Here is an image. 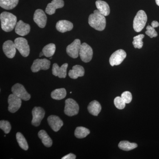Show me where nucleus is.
I'll return each mask as SVG.
<instances>
[{"mask_svg": "<svg viewBox=\"0 0 159 159\" xmlns=\"http://www.w3.org/2000/svg\"><path fill=\"white\" fill-rule=\"evenodd\" d=\"M101 106L99 102L96 100L90 102L88 107L89 112L94 116H98L101 111Z\"/></svg>", "mask_w": 159, "mask_h": 159, "instance_id": "22", "label": "nucleus"}, {"mask_svg": "<svg viewBox=\"0 0 159 159\" xmlns=\"http://www.w3.org/2000/svg\"><path fill=\"white\" fill-rule=\"evenodd\" d=\"M145 34L149 36L151 38L156 37L158 35L155 29V28L150 25H148L146 27V31H145Z\"/></svg>", "mask_w": 159, "mask_h": 159, "instance_id": "33", "label": "nucleus"}, {"mask_svg": "<svg viewBox=\"0 0 159 159\" xmlns=\"http://www.w3.org/2000/svg\"><path fill=\"white\" fill-rule=\"evenodd\" d=\"M68 66V64L67 63H65L60 67L57 63L54 64L52 67V74L56 77H58L60 78H66Z\"/></svg>", "mask_w": 159, "mask_h": 159, "instance_id": "15", "label": "nucleus"}, {"mask_svg": "<svg viewBox=\"0 0 159 159\" xmlns=\"http://www.w3.org/2000/svg\"><path fill=\"white\" fill-rule=\"evenodd\" d=\"M147 21V16L145 11L140 10L138 11L134 18L133 28L136 32H139L142 31L146 25Z\"/></svg>", "mask_w": 159, "mask_h": 159, "instance_id": "3", "label": "nucleus"}, {"mask_svg": "<svg viewBox=\"0 0 159 159\" xmlns=\"http://www.w3.org/2000/svg\"><path fill=\"white\" fill-rule=\"evenodd\" d=\"M76 158V156L73 153H70L63 157L62 159H75Z\"/></svg>", "mask_w": 159, "mask_h": 159, "instance_id": "35", "label": "nucleus"}, {"mask_svg": "<svg viewBox=\"0 0 159 159\" xmlns=\"http://www.w3.org/2000/svg\"><path fill=\"white\" fill-rule=\"evenodd\" d=\"M121 97H122V99L124 100L126 104L130 103L132 99V94L130 92H129V91H125L122 93Z\"/></svg>", "mask_w": 159, "mask_h": 159, "instance_id": "34", "label": "nucleus"}, {"mask_svg": "<svg viewBox=\"0 0 159 159\" xmlns=\"http://www.w3.org/2000/svg\"><path fill=\"white\" fill-rule=\"evenodd\" d=\"M90 133V132L88 129L83 126H79L77 127L75 129L74 134L76 138L81 139L85 138Z\"/></svg>", "mask_w": 159, "mask_h": 159, "instance_id": "26", "label": "nucleus"}, {"mask_svg": "<svg viewBox=\"0 0 159 159\" xmlns=\"http://www.w3.org/2000/svg\"><path fill=\"white\" fill-rule=\"evenodd\" d=\"M151 26L154 28H157L159 26V23L157 21H153L151 23Z\"/></svg>", "mask_w": 159, "mask_h": 159, "instance_id": "36", "label": "nucleus"}, {"mask_svg": "<svg viewBox=\"0 0 159 159\" xmlns=\"http://www.w3.org/2000/svg\"><path fill=\"white\" fill-rule=\"evenodd\" d=\"M0 128L4 131L5 134H9L11 129L10 123L6 120H1L0 121Z\"/></svg>", "mask_w": 159, "mask_h": 159, "instance_id": "31", "label": "nucleus"}, {"mask_svg": "<svg viewBox=\"0 0 159 159\" xmlns=\"http://www.w3.org/2000/svg\"><path fill=\"white\" fill-rule=\"evenodd\" d=\"M38 136L41 140L44 145L47 147H50L52 146L53 142L52 139L49 137L48 134L44 130H40L38 133Z\"/></svg>", "mask_w": 159, "mask_h": 159, "instance_id": "23", "label": "nucleus"}, {"mask_svg": "<svg viewBox=\"0 0 159 159\" xmlns=\"http://www.w3.org/2000/svg\"><path fill=\"white\" fill-rule=\"evenodd\" d=\"M56 46L54 43H50L44 47L42 52L46 57H52L55 53Z\"/></svg>", "mask_w": 159, "mask_h": 159, "instance_id": "28", "label": "nucleus"}, {"mask_svg": "<svg viewBox=\"0 0 159 159\" xmlns=\"http://www.w3.org/2000/svg\"><path fill=\"white\" fill-rule=\"evenodd\" d=\"M48 123L54 131L57 132L63 125V122L59 117L51 115L48 119Z\"/></svg>", "mask_w": 159, "mask_h": 159, "instance_id": "16", "label": "nucleus"}, {"mask_svg": "<svg viewBox=\"0 0 159 159\" xmlns=\"http://www.w3.org/2000/svg\"><path fill=\"white\" fill-rule=\"evenodd\" d=\"M138 147V145L135 143H130L128 141H123L119 142V147L122 150L128 151L133 150Z\"/></svg>", "mask_w": 159, "mask_h": 159, "instance_id": "27", "label": "nucleus"}, {"mask_svg": "<svg viewBox=\"0 0 159 159\" xmlns=\"http://www.w3.org/2000/svg\"><path fill=\"white\" fill-rule=\"evenodd\" d=\"M30 26L21 20L19 21L15 27V32L20 36H24L29 34L30 31Z\"/></svg>", "mask_w": 159, "mask_h": 159, "instance_id": "18", "label": "nucleus"}, {"mask_svg": "<svg viewBox=\"0 0 159 159\" xmlns=\"http://www.w3.org/2000/svg\"><path fill=\"white\" fill-rule=\"evenodd\" d=\"M89 24L91 27L97 31H103L106 25L105 16L101 14L98 9L95 10L94 13L90 15L89 16Z\"/></svg>", "mask_w": 159, "mask_h": 159, "instance_id": "1", "label": "nucleus"}, {"mask_svg": "<svg viewBox=\"0 0 159 159\" xmlns=\"http://www.w3.org/2000/svg\"><path fill=\"white\" fill-rule=\"evenodd\" d=\"M45 111L41 107H34L32 111V119L31 124L34 126H39L44 117Z\"/></svg>", "mask_w": 159, "mask_h": 159, "instance_id": "12", "label": "nucleus"}, {"mask_svg": "<svg viewBox=\"0 0 159 159\" xmlns=\"http://www.w3.org/2000/svg\"><path fill=\"white\" fill-rule=\"evenodd\" d=\"M51 66V61L46 58L37 59L34 61L31 67V70L33 73H36L40 70H48Z\"/></svg>", "mask_w": 159, "mask_h": 159, "instance_id": "8", "label": "nucleus"}, {"mask_svg": "<svg viewBox=\"0 0 159 159\" xmlns=\"http://www.w3.org/2000/svg\"><path fill=\"white\" fill-rule=\"evenodd\" d=\"M145 37L143 34H140L134 37L133 44L135 48L141 49L143 47V42L142 39Z\"/></svg>", "mask_w": 159, "mask_h": 159, "instance_id": "30", "label": "nucleus"}, {"mask_svg": "<svg viewBox=\"0 0 159 159\" xmlns=\"http://www.w3.org/2000/svg\"><path fill=\"white\" fill-rule=\"evenodd\" d=\"M157 5L159 6V0H155Z\"/></svg>", "mask_w": 159, "mask_h": 159, "instance_id": "37", "label": "nucleus"}, {"mask_svg": "<svg viewBox=\"0 0 159 159\" xmlns=\"http://www.w3.org/2000/svg\"><path fill=\"white\" fill-rule=\"evenodd\" d=\"M22 99L14 94H10L8 97V110L12 113L17 111L21 105Z\"/></svg>", "mask_w": 159, "mask_h": 159, "instance_id": "10", "label": "nucleus"}, {"mask_svg": "<svg viewBox=\"0 0 159 159\" xmlns=\"http://www.w3.org/2000/svg\"><path fill=\"white\" fill-rule=\"evenodd\" d=\"M79 55L83 62H89L93 58V49L88 44L85 43H83L80 49Z\"/></svg>", "mask_w": 159, "mask_h": 159, "instance_id": "6", "label": "nucleus"}, {"mask_svg": "<svg viewBox=\"0 0 159 159\" xmlns=\"http://www.w3.org/2000/svg\"><path fill=\"white\" fill-rule=\"evenodd\" d=\"M81 45L80 40L79 39L74 40V41L72 43L67 47L66 52L68 55L73 58L78 57Z\"/></svg>", "mask_w": 159, "mask_h": 159, "instance_id": "11", "label": "nucleus"}, {"mask_svg": "<svg viewBox=\"0 0 159 159\" xmlns=\"http://www.w3.org/2000/svg\"><path fill=\"white\" fill-rule=\"evenodd\" d=\"M1 27L3 31L10 32L14 29L17 24L16 16L10 12L4 11L0 15Z\"/></svg>", "mask_w": 159, "mask_h": 159, "instance_id": "2", "label": "nucleus"}, {"mask_svg": "<svg viewBox=\"0 0 159 159\" xmlns=\"http://www.w3.org/2000/svg\"><path fill=\"white\" fill-rule=\"evenodd\" d=\"M33 20L40 28L45 27L47 21V16L44 11L40 9H38L34 12Z\"/></svg>", "mask_w": 159, "mask_h": 159, "instance_id": "13", "label": "nucleus"}, {"mask_svg": "<svg viewBox=\"0 0 159 159\" xmlns=\"http://www.w3.org/2000/svg\"><path fill=\"white\" fill-rule=\"evenodd\" d=\"M96 6L99 12L104 16L109 15L110 12L109 6L106 2L98 0L96 2Z\"/></svg>", "mask_w": 159, "mask_h": 159, "instance_id": "21", "label": "nucleus"}, {"mask_svg": "<svg viewBox=\"0 0 159 159\" xmlns=\"http://www.w3.org/2000/svg\"><path fill=\"white\" fill-rule=\"evenodd\" d=\"M43 55H44L43 53V52H41L39 54V57H42V56H43Z\"/></svg>", "mask_w": 159, "mask_h": 159, "instance_id": "38", "label": "nucleus"}, {"mask_svg": "<svg viewBox=\"0 0 159 159\" xmlns=\"http://www.w3.org/2000/svg\"><path fill=\"white\" fill-rule=\"evenodd\" d=\"M12 94L25 101H28L31 98V95L26 90L24 86L20 84H15L11 88Z\"/></svg>", "mask_w": 159, "mask_h": 159, "instance_id": "7", "label": "nucleus"}, {"mask_svg": "<svg viewBox=\"0 0 159 159\" xmlns=\"http://www.w3.org/2000/svg\"><path fill=\"white\" fill-rule=\"evenodd\" d=\"M16 138L18 143L21 148L25 150H27L29 149L28 143L22 134L20 132L17 133L16 134Z\"/></svg>", "mask_w": 159, "mask_h": 159, "instance_id": "29", "label": "nucleus"}, {"mask_svg": "<svg viewBox=\"0 0 159 159\" xmlns=\"http://www.w3.org/2000/svg\"><path fill=\"white\" fill-rule=\"evenodd\" d=\"M84 68L82 66L75 65L72 68V70H70L69 72V77L73 79H76L78 77L84 76Z\"/></svg>", "mask_w": 159, "mask_h": 159, "instance_id": "20", "label": "nucleus"}, {"mask_svg": "<svg viewBox=\"0 0 159 159\" xmlns=\"http://www.w3.org/2000/svg\"><path fill=\"white\" fill-rule=\"evenodd\" d=\"M16 48L12 41L7 40L3 45V51L6 56L9 58H12L15 56Z\"/></svg>", "mask_w": 159, "mask_h": 159, "instance_id": "14", "label": "nucleus"}, {"mask_svg": "<svg viewBox=\"0 0 159 159\" xmlns=\"http://www.w3.org/2000/svg\"><path fill=\"white\" fill-rule=\"evenodd\" d=\"M79 111V105L74 99L69 98L66 100L64 113L66 115L69 116H76Z\"/></svg>", "mask_w": 159, "mask_h": 159, "instance_id": "5", "label": "nucleus"}, {"mask_svg": "<svg viewBox=\"0 0 159 159\" xmlns=\"http://www.w3.org/2000/svg\"><path fill=\"white\" fill-rule=\"evenodd\" d=\"M16 48L19 51L20 54L24 57L29 56L30 53V47L28 41L23 37H19L14 40Z\"/></svg>", "mask_w": 159, "mask_h": 159, "instance_id": "4", "label": "nucleus"}, {"mask_svg": "<svg viewBox=\"0 0 159 159\" xmlns=\"http://www.w3.org/2000/svg\"><path fill=\"white\" fill-rule=\"evenodd\" d=\"M125 104L126 103L121 97H117L114 99V104L119 109L122 110L125 108Z\"/></svg>", "mask_w": 159, "mask_h": 159, "instance_id": "32", "label": "nucleus"}, {"mask_svg": "<svg viewBox=\"0 0 159 159\" xmlns=\"http://www.w3.org/2000/svg\"><path fill=\"white\" fill-rule=\"evenodd\" d=\"M126 57V53L124 50L122 49L117 50L110 57V64L112 66L119 65L122 63Z\"/></svg>", "mask_w": 159, "mask_h": 159, "instance_id": "9", "label": "nucleus"}, {"mask_svg": "<svg viewBox=\"0 0 159 159\" xmlns=\"http://www.w3.org/2000/svg\"><path fill=\"white\" fill-rule=\"evenodd\" d=\"M73 24L66 20L58 21L56 25V28L57 31L61 33L71 31L73 29Z\"/></svg>", "mask_w": 159, "mask_h": 159, "instance_id": "19", "label": "nucleus"}, {"mask_svg": "<svg viewBox=\"0 0 159 159\" xmlns=\"http://www.w3.org/2000/svg\"><path fill=\"white\" fill-rule=\"evenodd\" d=\"M66 96V91L64 88L56 89L52 91L51 93V97L52 99L56 100H61L65 98Z\"/></svg>", "mask_w": 159, "mask_h": 159, "instance_id": "25", "label": "nucleus"}, {"mask_svg": "<svg viewBox=\"0 0 159 159\" xmlns=\"http://www.w3.org/2000/svg\"><path fill=\"white\" fill-rule=\"evenodd\" d=\"M64 6L63 0H53L51 3L48 4L45 11L47 14L51 15L55 13L56 9L62 8Z\"/></svg>", "mask_w": 159, "mask_h": 159, "instance_id": "17", "label": "nucleus"}, {"mask_svg": "<svg viewBox=\"0 0 159 159\" xmlns=\"http://www.w3.org/2000/svg\"><path fill=\"white\" fill-rule=\"evenodd\" d=\"M19 0H0V6L6 10L14 9L18 4Z\"/></svg>", "mask_w": 159, "mask_h": 159, "instance_id": "24", "label": "nucleus"}]
</instances>
